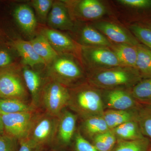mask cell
Masks as SVG:
<instances>
[{"label":"cell","instance_id":"cell-35","mask_svg":"<svg viewBox=\"0 0 151 151\" xmlns=\"http://www.w3.org/2000/svg\"><path fill=\"white\" fill-rule=\"evenodd\" d=\"M20 148L18 151H43V150L38 148L32 145L26 140H23L19 142Z\"/></svg>","mask_w":151,"mask_h":151},{"label":"cell","instance_id":"cell-5","mask_svg":"<svg viewBox=\"0 0 151 151\" xmlns=\"http://www.w3.org/2000/svg\"><path fill=\"white\" fill-rule=\"evenodd\" d=\"M58 120V116L40 110L24 140L34 147L43 150L45 146L54 143Z\"/></svg>","mask_w":151,"mask_h":151},{"label":"cell","instance_id":"cell-11","mask_svg":"<svg viewBox=\"0 0 151 151\" xmlns=\"http://www.w3.org/2000/svg\"><path fill=\"white\" fill-rule=\"evenodd\" d=\"M70 17L85 20H94L103 17L106 12L103 4L97 0L63 1Z\"/></svg>","mask_w":151,"mask_h":151},{"label":"cell","instance_id":"cell-21","mask_svg":"<svg viewBox=\"0 0 151 151\" xmlns=\"http://www.w3.org/2000/svg\"><path fill=\"white\" fill-rule=\"evenodd\" d=\"M29 41L35 52L45 62L46 65L52 62L58 56V53L43 35L40 33Z\"/></svg>","mask_w":151,"mask_h":151},{"label":"cell","instance_id":"cell-33","mask_svg":"<svg viewBox=\"0 0 151 151\" xmlns=\"http://www.w3.org/2000/svg\"><path fill=\"white\" fill-rule=\"evenodd\" d=\"M118 1L124 5L136 8L145 9L151 7V0H119Z\"/></svg>","mask_w":151,"mask_h":151},{"label":"cell","instance_id":"cell-25","mask_svg":"<svg viewBox=\"0 0 151 151\" xmlns=\"http://www.w3.org/2000/svg\"><path fill=\"white\" fill-rule=\"evenodd\" d=\"M37 110L30 103L0 97V116Z\"/></svg>","mask_w":151,"mask_h":151},{"label":"cell","instance_id":"cell-20","mask_svg":"<svg viewBox=\"0 0 151 151\" xmlns=\"http://www.w3.org/2000/svg\"><path fill=\"white\" fill-rule=\"evenodd\" d=\"M79 40L84 46L108 47L113 45L106 37L89 26L84 27L81 29Z\"/></svg>","mask_w":151,"mask_h":151},{"label":"cell","instance_id":"cell-23","mask_svg":"<svg viewBox=\"0 0 151 151\" xmlns=\"http://www.w3.org/2000/svg\"><path fill=\"white\" fill-rule=\"evenodd\" d=\"M137 46L127 44H117L116 45H112L111 47L112 51L118 58L121 66L136 69L137 57Z\"/></svg>","mask_w":151,"mask_h":151},{"label":"cell","instance_id":"cell-27","mask_svg":"<svg viewBox=\"0 0 151 151\" xmlns=\"http://www.w3.org/2000/svg\"><path fill=\"white\" fill-rule=\"evenodd\" d=\"M137 121L144 137L151 141V105L141 104Z\"/></svg>","mask_w":151,"mask_h":151},{"label":"cell","instance_id":"cell-30","mask_svg":"<svg viewBox=\"0 0 151 151\" xmlns=\"http://www.w3.org/2000/svg\"><path fill=\"white\" fill-rule=\"evenodd\" d=\"M131 29L136 37L151 50V29L133 25L131 26Z\"/></svg>","mask_w":151,"mask_h":151},{"label":"cell","instance_id":"cell-26","mask_svg":"<svg viewBox=\"0 0 151 151\" xmlns=\"http://www.w3.org/2000/svg\"><path fill=\"white\" fill-rule=\"evenodd\" d=\"M151 143L146 137L134 141H117L111 151H150Z\"/></svg>","mask_w":151,"mask_h":151},{"label":"cell","instance_id":"cell-13","mask_svg":"<svg viewBox=\"0 0 151 151\" xmlns=\"http://www.w3.org/2000/svg\"><path fill=\"white\" fill-rule=\"evenodd\" d=\"M49 27L57 30H72L74 24L69 12L63 1L53 2L47 17Z\"/></svg>","mask_w":151,"mask_h":151},{"label":"cell","instance_id":"cell-34","mask_svg":"<svg viewBox=\"0 0 151 151\" xmlns=\"http://www.w3.org/2000/svg\"><path fill=\"white\" fill-rule=\"evenodd\" d=\"M13 60L9 51L4 49H0V69L10 67Z\"/></svg>","mask_w":151,"mask_h":151},{"label":"cell","instance_id":"cell-31","mask_svg":"<svg viewBox=\"0 0 151 151\" xmlns=\"http://www.w3.org/2000/svg\"><path fill=\"white\" fill-rule=\"evenodd\" d=\"M72 144L75 151H98L92 143L82 137L78 129Z\"/></svg>","mask_w":151,"mask_h":151},{"label":"cell","instance_id":"cell-38","mask_svg":"<svg viewBox=\"0 0 151 151\" xmlns=\"http://www.w3.org/2000/svg\"><path fill=\"white\" fill-rule=\"evenodd\" d=\"M150 151H151V143L150 148Z\"/></svg>","mask_w":151,"mask_h":151},{"label":"cell","instance_id":"cell-3","mask_svg":"<svg viewBox=\"0 0 151 151\" xmlns=\"http://www.w3.org/2000/svg\"><path fill=\"white\" fill-rule=\"evenodd\" d=\"M45 76L70 88L83 83L84 71L73 55L58 54L47 65Z\"/></svg>","mask_w":151,"mask_h":151},{"label":"cell","instance_id":"cell-10","mask_svg":"<svg viewBox=\"0 0 151 151\" xmlns=\"http://www.w3.org/2000/svg\"><path fill=\"white\" fill-rule=\"evenodd\" d=\"M78 116L65 108L58 116V123L54 143L60 147H66L72 144L77 131Z\"/></svg>","mask_w":151,"mask_h":151},{"label":"cell","instance_id":"cell-32","mask_svg":"<svg viewBox=\"0 0 151 151\" xmlns=\"http://www.w3.org/2000/svg\"><path fill=\"white\" fill-rule=\"evenodd\" d=\"M18 142L16 139L8 135H0V151H16Z\"/></svg>","mask_w":151,"mask_h":151},{"label":"cell","instance_id":"cell-15","mask_svg":"<svg viewBox=\"0 0 151 151\" xmlns=\"http://www.w3.org/2000/svg\"><path fill=\"white\" fill-rule=\"evenodd\" d=\"M13 15L17 24L25 35L31 40L34 37L38 22L32 8L26 4L19 5L14 10Z\"/></svg>","mask_w":151,"mask_h":151},{"label":"cell","instance_id":"cell-18","mask_svg":"<svg viewBox=\"0 0 151 151\" xmlns=\"http://www.w3.org/2000/svg\"><path fill=\"white\" fill-rule=\"evenodd\" d=\"M13 45L25 66L32 68L40 64L46 65L45 62L35 52L29 41L17 40L14 42Z\"/></svg>","mask_w":151,"mask_h":151},{"label":"cell","instance_id":"cell-2","mask_svg":"<svg viewBox=\"0 0 151 151\" xmlns=\"http://www.w3.org/2000/svg\"><path fill=\"white\" fill-rule=\"evenodd\" d=\"M142 79L135 68L119 67L94 71L88 76V82L100 90L131 89Z\"/></svg>","mask_w":151,"mask_h":151},{"label":"cell","instance_id":"cell-19","mask_svg":"<svg viewBox=\"0 0 151 151\" xmlns=\"http://www.w3.org/2000/svg\"><path fill=\"white\" fill-rule=\"evenodd\" d=\"M139 108L129 110H105L103 117L109 129L112 130L127 122L137 120Z\"/></svg>","mask_w":151,"mask_h":151},{"label":"cell","instance_id":"cell-14","mask_svg":"<svg viewBox=\"0 0 151 151\" xmlns=\"http://www.w3.org/2000/svg\"><path fill=\"white\" fill-rule=\"evenodd\" d=\"M22 72L30 96V104L35 109L40 110V98L46 76H43L40 72L27 66L23 67Z\"/></svg>","mask_w":151,"mask_h":151},{"label":"cell","instance_id":"cell-16","mask_svg":"<svg viewBox=\"0 0 151 151\" xmlns=\"http://www.w3.org/2000/svg\"><path fill=\"white\" fill-rule=\"evenodd\" d=\"M95 27L104 34L111 41L118 44H127L137 46L138 41L128 33L124 28L108 22H100L95 24Z\"/></svg>","mask_w":151,"mask_h":151},{"label":"cell","instance_id":"cell-6","mask_svg":"<svg viewBox=\"0 0 151 151\" xmlns=\"http://www.w3.org/2000/svg\"><path fill=\"white\" fill-rule=\"evenodd\" d=\"M22 72L11 67L0 69V97L30 103Z\"/></svg>","mask_w":151,"mask_h":151},{"label":"cell","instance_id":"cell-1","mask_svg":"<svg viewBox=\"0 0 151 151\" xmlns=\"http://www.w3.org/2000/svg\"><path fill=\"white\" fill-rule=\"evenodd\" d=\"M87 83L84 82L69 88L67 108L78 116V120L103 116L105 111L102 91Z\"/></svg>","mask_w":151,"mask_h":151},{"label":"cell","instance_id":"cell-8","mask_svg":"<svg viewBox=\"0 0 151 151\" xmlns=\"http://www.w3.org/2000/svg\"><path fill=\"white\" fill-rule=\"evenodd\" d=\"M81 52L83 58L91 67L104 70L121 65L115 53L108 47L83 46Z\"/></svg>","mask_w":151,"mask_h":151},{"label":"cell","instance_id":"cell-29","mask_svg":"<svg viewBox=\"0 0 151 151\" xmlns=\"http://www.w3.org/2000/svg\"><path fill=\"white\" fill-rule=\"evenodd\" d=\"M54 1L52 0H33L31 4L35 12L37 22L42 24L47 23V17Z\"/></svg>","mask_w":151,"mask_h":151},{"label":"cell","instance_id":"cell-22","mask_svg":"<svg viewBox=\"0 0 151 151\" xmlns=\"http://www.w3.org/2000/svg\"><path fill=\"white\" fill-rule=\"evenodd\" d=\"M111 130L117 141H134L145 138L137 120L127 122Z\"/></svg>","mask_w":151,"mask_h":151},{"label":"cell","instance_id":"cell-36","mask_svg":"<svg viewBox=\"0 0 151 151\" xmlns=\"http://www.w3.org/2000/svg\"><path fill=\"white\" fill-rule=\"evenodd\" d=\"M4 134V128L3 126L2 121L1 117L0 116V135H2Z\"/></svg>","mask_w":151,"mask_h":151},{"label":"cell","instance_id":"cell-4","mask_svg":"<svg viewBox=\"0 0 151 151\" xmlns=\"http://www.w3.org/2000/svg\"><path fill=\"white\" fill-rule=\"evenodd\" d=\"M69 98V88L46 77L41 92L39 109L52 116H58L63 110L67 108Z\"/></svg>","mask_w":151,"mask_h":151},{"label":"cell","instance_id":"cell-24","mask_svg":"<svg viewBox=\"0 0 151 151\" xmlns=\"http://www.w3.org/2000/svg\"><path fill=\"white\" fill-rule=\"evenodd\" d=\"M137 47V57L136 69L142 79L151 78V50L139 43Z\"/></svg>","mask_w":151,"mask_h":151},{"label":"cell","instance_id":"cell-9","mask_svg":"<svg viewBox=\"0 0 151 151\" xmlns=\"http://www.w3.org/2000/svg\"><path fill=\"white\" fill-rule=\"evenodd\" d=\"M101 91L105 110H132L141 105L132 96L131 89L119 88Z\"/></svg>","mask_w":151,"mask_h":151},{"label":"cell","instance_id":"cell-28","mask_svg":"<svg viewBox=\"0 0 151 151\" xmlns=\"http://www.w3.org/2000/svg\"><path fill=\"white\" fill-rule=\"evenodd\" d=\"M131 92L140 103L151 100V78L142 79L131 89Z\"/></svg>","mask_w":151,"mask_h":151},{"label":"cell","instance_id":"cell-17","mask_svg":"<svg viewBox=\"0 0 151 151\" xmlns=\"http://www.w3.org/2000/svg\"><path fill=\"white\" fill-rule=\"evenodd\" d=\"M79 120L77 129L82 137L90 142L97 135L110 130L103 116H92Z\"/></svg>","mask_w":151,"mask_h":151},{"label":"cell","instance_id":"cell-7","mask_svg":"<svg viewBox=\"0 0 151 151\" xmlns=\"http://www.w3.org/2000/svg\"><path fill=\"white\" fill-rule=\"evenodd\" d=\"M40 110L1 115L4 134L19 142L25 139L34 120Z\"/></svg>","mask_w":151,"mask_h":151},{"label":"cell","instance_id":"cell-12","mask_svg":"<svg viewBox=\"0 0 151 151\" xmlns=\"http://www.w3.org/2000/svg\"><path fill=\"white\" fill-rule=\"evenodd\" d=\"M40 33L43 35L58 54L73 55L79 50L77 43L60 31L49 27L43 28Z\"/></svg>","mask_w":151,"mask_h":151},{"label":"cell","instance_id":"cell-37","mask_svg":"<svg viewBox=\"0 0 151 151\" xmlns=\"http://www.w3.org/2000/svg\"><path fill=\"white\" fill-rule=\"evenodd\" d=\"M141 104L151 105V100L146 101V102H143V103H141Z\"/></svg>","mask_w":151,"mask_h":151}]
</instances>
